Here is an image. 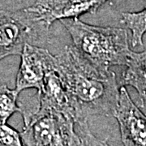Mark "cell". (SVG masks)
Segmentation results:
<instances>
[{
	"mask_svg": "<svg viewBox=\"0 0 146 146\" xmlns=\"http://www.w3.org/2000/svg\"><path fill=\"white\" fill-rule=\"evenodd\" d=\"M55 59V71L68 93L76 123L94 115H114L119 96L115 72L95 68L72 46L64 47Z\"/></svg>",
	"mask_w": 146,
	"mask_h": 146,
	"instance_id": "cell-1",
	"label": "cell"
},
{
	"mask_svg": "<svg viewBox=\"0 0 146 146\" xmlns=\"http://www.w3.org/2000/svg\"><path fill=\"white\" fill-rule=\"evenodd\" d=\"M60 21L72 39V46L95 68L109 71L113 66H125L131 52L127 29L91 25L79 18Z\"/></svg>",
	"mask_w": 146,
	"mask_h": 146,
	"instance_id": "cell-2",
	"label": "cell"
},
{
	"mask_svg": "<svg viewBox=\"0 0 146 146\" xmlns=\"http://www.w3.org/2000/svg\"><path fill=\"white\" fill-rule=\"evenodd\" d=\"M75 121L55 110L39 108L21 133L24 146H83Z\"/></svg>",
	"mask_w": 146,
	"mask_h": 146,
	"instance_id": "cell-3",
	"label": "cell"
},
{
	"mask_svg": "<svg viewBox=\"0 0 146 146\" xmlns=\"http://www.w3.org/2000/svg\"><path fill=\"white\" fill-rule=\"evenodd\" d=\"M39 25L45 26L26 8L16 11L0 10V61L11 55H21L25 44L36 39V27Z\"/></svg>",
	"mask_w": 146,
	"mask_h": 146,
	"instance_id": "cell-4",
	"label": "cell"
},
{
	"mask_svg": "<svg viewBox=\"0 0 146 146\" xmlns=\"http://www.w3.org/2000/svg\"><path fill=\"white\" fill-rule=\"evenodd\" d=\"M21 56L15 90L19 94L29 89L39 92L48 72L55 70V55L46 49L25 43Z\"/></svg>",
	"mask_w": 146,
	"mask_h": 146,
	"instance_id": "cell-5",
	"label": "cell"
},
{
	"mask_svg": "<svg viewBox=\"0 0 146 146\" xmlns=\"http://www.w3.org/2000/svg\"><path fill=\"white\" fill-rule=\"evenodd\" d=\"M110 0H36L26 10L37 22L49 29L54 21L94 14Z\"/></svg>",
	"mask_w": 146,
	"mask_h": 146,
	"instance_id": "cell-6",
	"label": "cell"
},
{
	"mask_svg": "<svg viewBox=\"0 0 146 146\" xmlns=\"http://www.w3.org/2000/svg\"><path fill=\"white\" fill-rule=\"evenodd\" d=\"M124 146H146V116L131 99L124 86L119 89L115 111Z\"/></svg>",
	"mask_w": 146,
	"mask_h": 146,
	"instance_id": "cell-7",
	"label": "cell"
},
{
	"mask_svg": "<svg viewBox=\"0 0 146 146\" xmlns=\"http://www.w3.org/2000/svg\"><path fill=\"white\" fill-rule=\"evenodd\" d=\"M36 96L39 100V108L55 110L71 116L75 121L68 93L55 70L50 71L46 76L42 89L36 92Z\"/></svg>",
	"mask_w": 146,
	"mask_h": 146,
	"instance_id": "cell-8",
	"label": "cell"
},
{
	"mask_svg": "<svg viewBox=\"0 0 146 146\" xmlns=\"http://www.w3.org/2000/svg\"><path fill=\"white\" fill-rule=\"evenodd\" d=\"M123 73L121 83L136 89L140 96L146 94V50L142 52L131 50Z\"/></svg>",
	"mask_w": 146,
	"mask_h": 146,
	"instance_id": "cell-9",
	"label": "cell"
},
{
	"mask_svg": "<svg viewBox=\"0 0 146 146\" xmlns=\"http://www.w3.org/2000/svg\"><path fill=\"white\" fill-rule=\"evenodd\" d=\"M120 22L131 33L132 46H143V36L146 33V7L136 12L122 13Z\"/></svg>",
	"mask_w": 146,
	"mask_h": 146,
	"instance_id": "cell-10",
	"label": "cell"
},
{
	"mask_svg": "<svg viewBox=\"0 0 146 146\" xmlns=\"http://www.w3.org/2000/svg\"><path fill=\"white\" fill-rule=\"evenodd\" d=\"M19 94L15 89H10L7 85L0 86V124H5L10 117L19 112Z\"/></svg>",
	"mask_w": 146,
	"mask_h": 146,
	"instance_id": "cell-11",
	"label": "cell"
},
{
	"mask_svg": "<svg viewBox=\"0 0 146 146\" xmlns=\"http://www.w3.org/2000/svg\"><path fill=\"white\" fill-rule=\"evenodd\" d=\"M0 146H24L21 133L7 123L0 124Z\"/></svg>",
	"mask_w": 146,
	"mask_h": 146,
	"instance_id": "cell-12",
	"label": "cell"
},
{
	"mask_svg": "<svg viewBox=\"0 0 146 146\" xmlns=\"http://www.w3.org/2000/svg\"><path fill=\"white\" fill-rule=\"evenodd\" d=\"M77 133L82 141L83 146H110L106 141L100 140L92 133L88 124V121L77 123Z\"/></svg>",
	"mask_w": 146,
	"mask_h": 146,
	"instance_id": "cell-13",
	"label": "cell"
},
{
	"mask_svg": "<svg viewBox=\"0 0 146 146\" xmlns=\"http://www.w3.org/2000/svg\"><path fill=\"white\" fill-rule=\"evenodd\" d=\"M141 98H142L141 100H142V101H145V102H146V94H144L143 95H141Z\"/></svg>",
	"mask_w": 146,
	"mask_h": 146,
	"instance_id": "cell-14",
	"label": "cell"
}]
</instances>
